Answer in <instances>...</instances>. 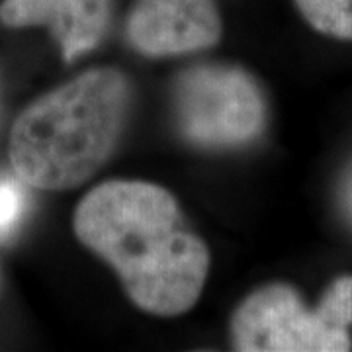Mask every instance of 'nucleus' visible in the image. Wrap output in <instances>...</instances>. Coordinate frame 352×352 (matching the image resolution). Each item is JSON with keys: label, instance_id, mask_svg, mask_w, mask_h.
Segmentation results:
<instances>
[{"label": "nucleus", "instance_id": "obj_1", "mask_svg": "<svg viewBox=\"0 0 352 352\" xmlns=\"http://www.w3.org/2000/svg\"><path fill=\"white\" fill-rule=\"evenodd\" d=\"M73 231L112 268L143 314L180 317L200 302L212 266L210 247L168 188L147 180H106L76 204Z\"/></svg>", "mask_w": 352, "mask_h": 352}, {"label": "nucleus", "instance_id": "obj_2", "mask_svg": "<svg viewBox=\"0 0 352 352\" xmlns=\"http://www.w3.org/2000/svg\"><path fill=\"white\" fill-rule=\"evenodd\" d=\"M131 100L127 75L94 67L28 104L8 135L16 178L47 192L87 184L118 149Z\"/></svg>", "mask_w": 352, "mask_h": 352}, {"label": "nucleus", "instance_id": "obj_3", "mask_svg": "<svg viewBox=\"0 0 352 352\" xmlns=\"http://www.w3.org/2000/svg\"><path fill=\"white\" fill-rule=\"evenodd\" d=\"M173 102L182 138L208 151L251 145L268 120L263 88L239 65L204 63L182 71Z\"/></svg>", "mask_w": 352, "mask_h": 352}, {"label": "nucleus", "instance_id": "obj_4", "mask_svg": "<svg viewBox=\"0 0 352 352\" xmlns=\"http://www.w3.org/2000/svg\"><path fill=\"white\" fill-rule=\"evenodd\" d=\"M229 339L239 352H346L349 329L337 327L321 303L307 307L298 289L270 282L235 307Z\"/></svg>", "mask_w": 352, "mask_h": 352}, {"label": "nucleus", "instance_id": "obj_5", "mask_svg": "<svg viewBox=\"0 0 352 352\" xmlns=\"http://www.w3.org/2000/svg\"><path fill=\"white\" fill-rule=\"evenodd\" d=\"M221 36L215 0H135L126 22L131 50L155 59L210 50Z\"/></svg>", "mask_w": 352, "mask_h": 352}, {"label": "nucleus", "instance_id": "obj_6", "mask_svg": "<svg viewBox=\"0 0 352 352\" xmlns=\"http://www.w3.org/2000/svg\"><path fill=\"white\" fill-rule=\"evenodd\" d=\"M0 22L8 28H50L71 63L102 41L110 24V0H4Z\"/></svg>", "mask_w": 352, "mask_h": 352}, {"label": "nucleus", "instance_id": "obj_7", "mask_svg": "<svg viewBox=\"0 0 352 352\" xmlns=\"http://www.w3.org/2000/svg\"><path fill=\"white\" fill-rule=\"evenodd\" d=\"M302 18L321 36L352 41V0H294Z\"/></svg>", "mask_w": 352, "mask_h": 352}, {"label": "nucleus", "instance_id": "obj_8", "mask_svg": "<svg viewBox=\"0 0 352 352\" xmlns=\"http://www.w3.org/2000/svg\"><path fill=\"white\" fill-rule=\"evenodd\" d=\"M329 319L340 329L352 327V276H340L331 282L319 300Z\"/></svg>", "mask_w": 352, "mask_h": 352}, {"label": "nucleus", "instance_id": "obj_9", "mask_svg": "<svg viewBox=\"0 0 352 352\" xmlns=\"http://www.w3.org/2000/svg\"><path fill=\"white\" fill-rule=\"evenodd\" d=\"M22 180L0 178V237L6 235L24 214V190Z\"/></svg>", "mask_w": 352, "mask_h": 352}, {"label": "nucleus", "instance_id": "obj_10", "mask_svg": "<svg viewBox=\"0 0 352 352\" xmlns=\"http://www.w3.org/2000/svg\"><path fill=\"white\" fill-rule=\"evenodd\" d=\"M349 208H351V212H352V182H351V188H349Z\"/></svg>", "mask_w": 352, "mask_h": 352}]
</instances>
